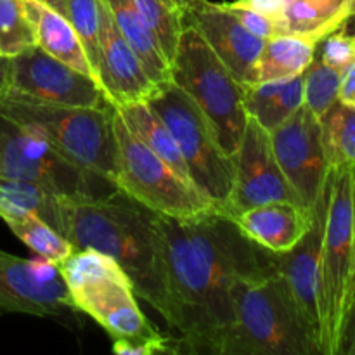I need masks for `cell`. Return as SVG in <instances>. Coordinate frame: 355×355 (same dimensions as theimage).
<instances>
[{
    "label": "cell",
    "instance_id": "obj_1",
    "mask_svg": "<svg viewBox=\"0 0 355 355\" xmlns=\"http://www.w3.org/2000/svg\"><path fill=\"white\" fill-rule=\"evenodd\" d=\"M163 236L170 329L180 352L224 355L232 326L231 288L236 277L270 270V252L246 238L225 211L193 218L158 215Z\"/></svg>",
    "mask_w": 355,
    "mask_h": 355
},
{
    "label": "cell",
    "instance_id": "obj_2",
    "mask_svg": "<svg viewBox=\"0 0 355 355\" xmlns=\"http://www.w3.org/2000/svg\"><path fill=\"white\" fill-rule=\"evenodd\" d=\"M61 236L75 250H97L116 260L135 295L148 302L170 328L172 304L158 214L120 189L89 200H64Z\"/></svg>",
    "mask_w": 355,
    "mask_h": 355
},
{
    "label": "cell",
    "instance_id": "obj_3",
    "mask_svg": "<svg viewBox=\"0 0 355 355\" xmlns=\"http://www.w3.org/2000/svg\"><path fill=\"white\" fill-rule=\"evenodd\" d=\"M231 298L232 326L224 355L321 354L272 267L262 276L236 277Z\"/></svg>",
    "mask_w": 355,
    "mask_h": 355
},
{
    "label": "cell",
    "instance_id": "obj_4",
    "mask_svg": "<svg viewBox=\"0 0 355 355\" xmlns=\"http://www.w3.org/2000/svg\"><path fill=\"white\" fill-rule=\"evenodd\" d=\"M0 111L37 130L66 158L116 187L114 106H51L2 97Z\"/></svg>",
    "mask_w": 355,
    "mask_h": 355
},
{
    "label": "cell",
    "instance_id": "obj_5",
    "mask_svg": "<svg viewBox=\"0 0 355 355\" xmlns=\"http://www.w3.org/2000/svg\"><path fill=\"white\" fill-rule=\"evenodd\" d=\"M352 168H329V193L319 255V349L338 355L354 284Z\"/></svg>",
    "mask_w": 355,
    "mask_h": 355
},
{
    "label": "cell",
    "instance_id": "obj_6",
    "mask_svg": "<svg viewBox=\"0 0 355 355\" xmlns=\"http://www.w3.org/2000/svg\"><path fill=\"white\" fill-rule=\"evenodd\" d=\"M170 76L207 114L225 155L234 156L250 120L245 107L246 85L217 58L200 31L184 19Z\"/></svg>",
    "mask_w": 355,
    "mask_h": 355
},
{
    "label": "cell",
    "instance_id": "obj_7",
    "mask_svg": "<svg viewBox=\"0 0 355 355\" xmlns=\"http://www.w3.org/2000/svg\"><path fill=\"white\" fill-rule=\"evenodd\" d=\"M146 103L175 139L194 186L224 211L234 177V156L220 148L207 114L172 80L158 83Z\"/></svg>",
    "mask_w": 355,
    "mask_h": 355
},
{
    "label": "cell",
    "instance_id": "obj_8",
    "mask_svg": "<svg viewBox=\"0 0 355 355\" xmlns=\"http://www.w3.org/2000/svg\"><path fill=\"white\" fill-rule=\"evenodd\" d=\"M116 110V107H114ZM116 187L155 214L168 218H193L220 210L194 184L177 175L155 155L114 111Z\"/></svg>",
    "mask_w": 355,
    "mask_h": 355
},
{
    "label": "cell",
    "instance_id": "obj_9",
    "mask_svg": "<svg viewBox=\"0 0 355 355\" xmlns=\"http://www.w3.org/2000/svg\"><path fill=\"white\" fill-rule=\"evenodd\" d=\"M0 177L26 180L61 200H89L114 191L103 189L114 186L73 163L37 130L2 111Z\"/></svg>",
    "mask_w": 355,
    "mask_h": 355
},
{
    "label": "cell",
    "instance_id": "obj_10",
    "mask_svg": "<svg viewBox=\"0 0 355 355\" xmlns=\"http://www.w3.org/2000/svg\"><path fill=\"white\" fill-rule=\"evenodd\" d=\"M3 97L51 106L96 107L110 104L96 78L52 58L38 45L10 59L9 89Z\"/></svg>",
    "mask_w": 355,
    "mask_h": 355
},
{
    "label": "cell",
    "instance_id": "obj_11",
    "mask_svg": "<svg viewBox=\"0 0 355 355\" xmlns=\"http://www.w3.org/2000/svg\"><path fill=\"white\" fill-rule=\"evenodd\" d=\"M0 312L62 318L78 311L55 263L0 248Z\"/></svg>",
    "mask_w": 355,
    "mask_h": 355
},
{
    "label": "cell",
    "instance_id": "obj_12",
    "mask_svg": "<svg viewBox=\"0 0 355 355\" xmlns=\"http://www.w3.org/2000/svg\"><path fill=\"white\" fill-rule=\"evenodd\" d=\"M269 135L281 172L293 187L302 205L312 211L329 173L321 142L319 118L302 104Z\"/></svg>",
    "mask_w": 355,
    "mask_h": 355
},
{
    "label": "cell",
    "instance_id": "obj_13",
    "mask_svg": "<svg viewBox=\"0 0 355 355\" xmlns=\"http://www.w3.org/2000/svg\"><path fill=\"white\" fill-rule=\"evenodd\" d=\"M270 201L302 205L277 165L269 132L250 118L234 153V177L224 211L234 215Z\"/></svg>",
    "mask_w": 355,
    "mask_h": 355
},
{
    "label": "cell",
    "instance_id": "obj_14",
    "mask_svg": "<svg viewBox=\"0 0 355 355\" xmlns=\"http://www.w3.org/2000/svg\"><path fill=\"white\" fill-rule=\"evenodd\" d=\"M329 179V173H328ZM326 179L318 203L312 208V225L304 238L291 250L283 253L270 252V263L286 286L302 321L315 335L319 343V255H321L322 231H324L326 208H328L329 184ZM321 350V349H319Z\"/></svg>",
    "mask_w": 355,
    "mask_h": 355
},
{
    "label": "cell",
    "instance_id": "obj_15",
    "mask_svg": "<svg viewBox=\"0 0 355 355\" xmlns=\"http://www.w3.org/2000/svg\"><path fill=\"white\" fill-rule=\"evenodd\" d=\"M182 19L200 31L211 51L243 85L255 83V66L263 38L250 33L225 3L198 0L182 12Z\"/></svg>",
    "mask_w": 355,
    "mask_h": 355
},
{
    "label": "cell",
    "instance_id": "obj_16",
    "mask_svg": "<svg viewBox=\"0 0 355 355\" xmlns=\"http://www.w3.org/2000/svg\"><path fill=\"white\" fill-rule=\"evenodd\" d=\"M76 311L90 315L113 340L159 335L139 309L128 276L104 277L69 290Z\"/></svg>",
    "mask_w": 355,
    "mask_h": 355
},
{
    "label": "cell",
    "instance_id": "obj_17",
    "mask_svg": "<svg viewBox=\"0 0 355 355\" xmlns=\"http://www.w3.org/2000/svg\"><path fill=\"white\" fill-rule=\"evenodd\" d=\"M97 82L114 107L144 103L156 87L146 73L139 55L114 26L106 3L101 21Z\"/></svg>",
    "mask_w": 355,
    "mask_h": 355
},
{
    "label": "cell",
    "instance_id": "obj_18",
    "mask_svg": "<svg viewBox=\"0 0 355 355\" xmlns=\"http://www.w3.org/2000/svg\"><path fill=\"white\" fill-rule=\"evenodd\" d=\"M229 217L246 238L272 253L293 248L312 225V211L291 201H270Z\"/></svg>",
    "mask_w": 355,
    "mask_h": 355
},
{
    "label": "cell",
    "instance_id": "obj_19",
    "mask_svg": "<svg viewBox=\"0 0 355 355\" xmlns=\"http://www.w3.org/2000/svg\"><path fill=\"white\" fill-rule=\"evenodd\" d=\"M37 37V45L71 68L96 78L89 58L69 21L38 0H21Z\"/></svg>",
    "mask_w": 355,
    "mask_h": 355
},
{
    "label": "cell",
    "instance_id": "obj_20",
    "mask_svg": "<svg viewBox=\"0 0 355 355\" xmlns=\"http://www.w3.org/2000/svg\"><path fill=\"white\" fill-rule=\"evenodd\" d=\"M304 104V75L291 80L246 85L245 107L248 118L267 132L276 130Z\"/></svg>",
    "mask_w": 355,
    "mask_h": 355
},
{
    "label": "cell",
    "instance_id": "obj_21",
    "mask_svg": "<svg viewBox=\"0 0 355 355\" xmlns=\"http://www.w3.org/2000/svg\"><path fill=\"white\" fill-rule=\"evenodd\" d=\"M318 42L291 33H279L263 40L255 66V83L291 80L304 75L318 54Z\"/></svg>",
    "mask_w": 355,
    "mask_h": 355
},
{
    "label": "cell",
    "instance_id": "obj_22",
    "mask_svg": "<svg viewBox=\"0 0 355 355\" xmlns=\"http://www.w3.org/2000/svg\"><path fill=\"white\" fill-rule=\"evenodd\" d=\"M284 33L311 38L318 44L347 26L355 9V0H284Z\"/></svg>",
    "mask_w": 355,
    "mask_h": 355
},
{
    "label": "cell",
    "instance_id": "obj_23",
    "mask_svg": "<svg viewBox=\"0 0 355 355\" xmlns=\"http://www.w3.org/2000/svg\"><path fill=\"white\" fill-rule=\"evenodd\" d=\"M103 2L106 3L111 19L121 33V37L128 42V45L139 55L149 78L156 85L166 82V80H172L168 61L156 44L149 28L146 26L134 0H103Z\"/></svg>",
    "mask_w": 355,
    "mask_h": 355
},
{
    "label": "cell",
    "instance_id": "obj_24",
    "mask_svg": "<svg viewBox=\"0 0 355 355\" xmlns=\"http://www.w3.org/2000/svg\"><path fill=\"white\" fill-rule=\"evenodd\" d=\"M120 116L127 123V127L155 153L158 158H162L173 172L182 177L187 182L194 184L191 180L189 170L186 162L179 151L175 139L172 137L168 128L165 127L162 120L155 114V111L148 106V103H134L128 106L116 107Z\"/></svg>",
    "mask_w": 355,
    "mask_h": 355
},
{
    "label": "cell",
    "instance_id": "obj_25",
    "mask_svg": "<svg viewBox=\"0 0 355 355\" xmlns=\"http://www.w3.org/2000/svg\"><path fill=\"white\" fill-rule=\"evenodd\" d=\"M62 201L64 200L26 180L0 177V218L31 211L61 234Z\"/></svg>",
    "mask_w": 355,
    "mask_h": 355
},
{
    "label": "cell",
    "instance_id": "obj_26",
    "mask_svg": "<svg viewBox=\"0 0 355 355\" xmlns=\"http://www.w3.org/2000/svg\"><path fill=\"white\" fill-rule=\"evenodd\" d=\"M321 142L329 168H355V107L336 103L319 118Z\"/></svg>",
    "mask_w": 355,
    "mask_h": 355
},
{
    "label": "cell",
    "instance_id": "obj_27",
    "mask_svg": "<svg viewBox=\"0 0 355 355\" xmlns=\"http://www.w3.org/2000/svg\"><path fill=\"white\" fill-rule=\"evenodd\" d=\"M2 220L14 232V236H17L31 252H35L40 259L47 260V262L55 263V266L68 259L75 250L64 236L59 234L44 218L31 214V211L7 215Z\"/></svg>",
    "mask_w": 355,
    "mask_h": 355
},
{
    "label": "cell",
    "instance_id": "obj_28",
    "mask_svg": "<svg viewBox=\"0 0 355 355\" xmlns=\"http://www.w3.org/2000/svg\"><path fill=\"white\" fill-rule=\"evenodd\" d=\"M146 26L155 37L163 55L172 64L182 33V12L170 0H134Z\"/></svg>",
    "mask_w": 355,
    "mask_h": 355
},
{
    "label": "cell",
    "instance_id": "obj_29",
    "mask_svg": "<svg viewBox=\"0 0 355 355\" xmlns=\"http://www.w3.org/2000/svg\"><path fill=\"white\" fill-rule=\"evenodd\" d=\"M37 45L31 21L21 0H0V55L12 59Z\"/></svg>",
    "mask_w": 355,
    "mask_h": 355
},
{
    "label": "cell",
    "instance_id": "obj_30",
    "mask_svg": "<svg viewBox=\"0 0 355 355\" xmlns=\"http://www.w3.org/2000/svg\"><path fill=\"white\" fill-rule=\"evenodd\" d=\"M103 9V0H66L64 14H62L73 26L76 37L82 42L83 51H85L90 66L96 73V80L97 62H99V33Z\"/></svg>",
    "mask_w": 355,
    "mask_h": 355
},
{
    "label": "cell",
    "instance_id": "obj_31",
    "mask_svg": "<svg viewBox=\"0 0 355 355\" xmlns=\"http://www.w3.org/2000/svg\"><path fill=\"white\" fill-rule=\"evenodd\" d=\"M342 73L324 64L318 54L304 71V104L315 114L322 118L336 103Z\"/></svg>",
    "mask_w": 355,
    "mask_h": 355
},
{
    "label": "cell",
    "instance_id": "obj_32",
    "mask_svg": "<svg viewBox=\"0 0 355 355\" xmlns=\"http://www.w3.org/2000/svg\"><path fill=\"white\" fill-rule=\"evenodd\" d=\"M321 45V61L342 73L355 62V35H349L345 26L333 31L319 42Z\"/></svg>",
    "mask_w": 355,
    "mask_h": 355
},
{
    "label": "cell",
    "instance_id": "obj_33",
    "mask_svg": "<svg viewBox=\"0 0 355 355\" xmlns=\"http://www.w3.org/2000/svg\"><path fill=\"white\" fill-rule=\"evenodd\" d=\"M113 352L118 355H153L179 354V342L165 335L142 336L132 340H113Z\"/></svg>",
    "mask_w": 355,
    "mask_h": 355
},
{
    "label": "cell",
    "instance_id": "obj_34",
    "mask_svg": "<svg viewBox=\"0 0 355 355\" xmlns=\"http://www.w3.org/2000/svg\"><path fill=\"white\" fill-rule=\"evenodd\" d=\"M225 7H227V9L238 17L239 23H241L250 33L255 35V37L263 38V40H266V38H270L274 37V35L281 33L276 23H272V21L263 17L262 14L255 12V10L246 9V7H241V6H236L234 2L225 3Z\"/></svg>",
    "mask_w": 355,
    "mask_h": 355
},
{
    "label": "cell",
    "instance_id": "obj_35",
    "mask_svg": "<svg viewBox=\"0 0 355 355\" xmlns=\"http://www.w3.org/2000/svg\"><path fill=\"white\" fill-rule=\"evenodd\" d=\"M236 6L246 7L277 24L281 33H284V21H286V3L284 0H236Z\"/></svg>",
    "mask_w": 355,
    "mask_h": 355
},
{
    "label": "cell",
    "instance_id": "obj_36",
    "mask_svg": "<svg viewBox=\"0 0 355 355\" xmlns=\"http://www.w3.org/2000/svg\"><path fill=\"white\" fill-rule=\"evenodd\" d=\"M338 355H355V283L352 286V293H350L345 322H343L342 343H340Z\"/></svg>",
    "mask_w": 355,
    "mask_h": 355
},
{
    "label": "cell",
    "instance_id": "obj_37",
    "mask_svg": "<svg viewBox=\"0 0 355 355\" xmlns=\"http://www.w3.org/2000/svg\"><path fill=\"white\" fill-rule=\"evenodd\" d=\"M338 103L355 107V62L342 71L338 89Z\"/></svg>",
    "mask_w": 355,
    "mask_h": 355
},
{
    "label": "cell",
    "instance_id": "obj_38",
    "mask_svg": "<svg viewBox=\"0 0 355 355\" xmlns=\"http://www.w3.org/2000/svg\"><path fill=\"white\" fill-rule=\"evenodd\" d=\"M9 66L10 59H6L0 55V99L6 96L7 89H9Z\"/></svg>",
    "mask_w": 355,
    "mask_h": 355
},
{
    "label": "cell",
    "instance_id": "obj_39",
    "mask_svg": "<svg viewBox=\"0 0 355 355\" xmlns=\"http://www.w3.org/2000/svg\"><path fill=\"white\" fill-rule=\"evenodd\" d=\"M352 232H354V283H355V168L352 172Z\"/></svg>",
    "mask_w": 355,
    "mask_h": 355
},
{
    "label": "cell",
    "instance_id": "obj_40",
    "mask_svg": "<svg viewBox=\"0 0 355 355\" xmlns=\"http://www.w3.org/2000/svg\"><path fill=\"white\" fill-rule=\"evenodd\" d=\"M170 2L173 3V7H175L177 10H180V12H186V10L189 9V7H193L198 0H170Z\"/></svg>",
    "mask_w": 355,
    "mask_h": 355
},
{
    "label": "cell",
    "instance_id": "obj_41",
    "mask_svg": "<svg viewBox=\"0 0 355 355\" xmlns=\"http://www.w3.org/2000/svg\"><path fill=\"white\" fill-rule=\"evenodd\" d=\"M38 2L45 3V6H49V7H51V9H54V10H58V12L64 14L66 0H38Z\"/></svg>",
    "mask_w": 355,
    "mask_h": 355
},
{
    "label": "cell",
    "instance_id": "obj_42",
    "mask_svg": "<svg viewBox=\"0 0 355 355\" xmlns=\"http://www.w3.org/2000/svg\"><path fill=\"white\" fill-rule=\"evenodd\" d=\"M354 16H355V9H354Z\"/></svg>",
    "mask_w": 355,
    "mask_h": 355
},
{
    "label": "cell",
    "instance_id": "obj_43",
    "mask_svg": "<svg viewBox=\"0 0 355 355\" xmlns=\"http://www.w3.org/2000/svg\"><path fill=\"white\" fill-rule=\"evenodd\" d=\"M354 35H355V31H354Z\"/></svg>",
    "mask_w": 355,
    "mask_h": 355
},
{
    "label": "cell",
    "instance_id": "obj_44",
    "mask_svg": "<svg viewBox=\"0 0 355 355\" xmlns=\"http://www.w3.org/2000/svg\"><path fill=\"white\" fill-rule=\"evenodd\" d=\"M354 17H355V16H354Z\"/></svg>",
    "mask_w": 355,
    "mask_h": 355
}]
</instances>
